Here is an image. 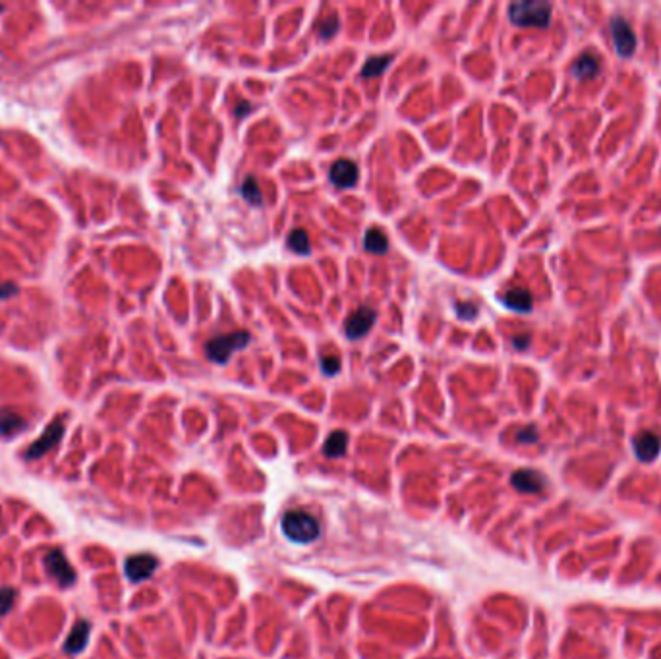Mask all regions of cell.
<instances>
[{"label":"cell","instance_id":"6da1fadb","mask_svg":"<svg viewBox=\"0 0 661 659\" xmlns=\"http://www.w3.org/2000/svg\"><path fill=\"white\" fill-rule=\"evenodd\" d=\"M551 6L550 2H513L509 6V20L519 28H540L545 30L551 23Z\"/></svg>","mask_w":661,"mask_h":659},{"label":"cell","instance_id":"7a4b0ae2","mask_svg":"<svg viewBox=\"0 0 661 659\" xmlns=\"http://www.w3.org/2000/svg\"><path fill=\"white\" fill-rule=\"evenodd\" d=\"M283 532L296 543H310L321 533L320 520L305 511H289L283 519Z\"/></svg>","mask_w":661,"mask_h":659},{"label":"cell","instance_id":"3957f363","mask_svg":"<svg viewBox=\"0 0 661 659\" xmlns=\"http://www.w3.org/2000/svg\"><path fill=\"white\" fill-rule=\"evenodd\" d=\"M252 341V334L248 331H234V333L221 334L215 337L205 344V354L211 362L215 363H226L231 360V356L236 350L245 349Z\"/></svg>","mask_w":661,"mask_h":659},{"label":"cell","instance_id":"277c9868","mask_svg":"<svg viewBox=\"0 0 661 659\" xmlns=\"http://www.w3.org/2000/svg\"><path fill=\"white\" fill-rule=\"evenodd\" d=\"M610 30L617 54L621 59H631L636 52V35L632 31L631 23L626 22L623 16H613L610 22Z\"/></svg>","mask_w":661,"mask_h":659},{"label":"cell","instance_id":"5b68a950","mask_svg":"<svg viewBox=\"0 0 661 659\" xmlns=\"http://www.w3.org/2000/svg\"><path fill=\"white\" fill-rule=\"evenodd\" d=\"M62 433H64V418H56V420L47 428L45 433H43L35 443L31 445L30 451L25 452V459L35 460L39 459V457H43V454L51 451V449H54L56 443L60 441V437H62Z\"/></svg>","mask_w":661,"mask_h":659},{"label":"cell","instance_id":"8992f818","mask_svg":"<svg viewBox=\"0 0 661 659\" xmlns=\"http://www.w3.org/2000/svg\"><path fill=\"white\" fill-rule=\"evenodd\" d=\"M45 564L47 569H49V572H51V576H54V580H56L60 586L68 588V586H72L75 582L74 569L70 567L66 557H64V553H62L60 549H52V551L47 553Z\"/></svg>","mask_w":661,"mask_h":659},{"label":"cell","instance_id":"52a82bcc","mask_svg":"<svg viewBox=\"0 0 661 659\" xmlns=\"http://www.w3.org/2000/svg\"><path fill=\"white\" fill-rule=\"evenodd\" d=\"M632 449L640 462H654L661 451V437L654 431H640L632 439Z\"/></svg>","mask_w":661,"mask_h":659},{"label":"cell","instance_id":"ba28073f","mask_svg":"<svg viewBox=\"0 0 661 659\" xmlns=\"http://www.w3.org/2000/svg\"><path fill=\"white\" fill-rule=\"evenodd\" d=\"M375 318H377V313L372 310V308H360L356 313H352L348 319H346V323H344V333L348 337L350 341H356L360 337H364V334L370 333V329L375 323Z\"/></svg>","mask_w":661,"mask_h":659},{"label":"cell","instance_id":"9c48e42d","mask_svg":"<svg viewBox=\"0 0 661 659\" xmlns=\"http://www.w3.org/2000/svg\"><path fill=\"white\" fill-rule=\"evenodd\" d=\"M157 564H159L157 557L149 555V553L130 557L126 561V576L132 582H142L157 571Z\"/></svg>","mask_w":661,"mask_h":659},{"label":"cell","instance_id":"30bf717a","mask_svg":"<svg viewBox=\"0 0 661 659\" xmlns=\"http://www.w3.org/2000/svg\"><path fill=\"white\" fill-rule=\"evenodd\" d=\"M329 180L333 182L336 188H352L358 182V167L354 161L350 159H341L331 167L329 171Z\"/></svg>","mask_w":661,"mask_h":659},{"label":"cell","instance_id":"8fae6325","mask_svg":"<svg viewBox=\"0 0 661 659\" xmlns=\"http://www.w3.org/2000/svg\"><path fill=\"white\" fill-rule=\"evenodd\" d=\"M511 483L520 493H540V491L545 489V483L547 482H545V478L540 472L524 468V470L514 472L513 478H511Z\"/></svg>","mask_w":661,"mask_h":659},{"label":"cell","instance_id":"7c38bea8","mask_svg":"<svg viewBox=\"0 0 661 659\" xmlns=\"http://www.w3.org/2000/svg\"><path fill=\"white\" fill-rule=\"evenodd\" d=\"M571 72L576 80H592V78L600 74V59L595 56L594 52H582L578 59L574 60Z\"/></svg>","mask_w":661,"mask_h":659},{"label":"cell","instance_id":"4fadbf2b","mask_svg":"<svg viewBox=\"0 0 661 659\" xmlns=\"http://www.w3.org/2000/svg\"><path fill=\"white\" fill-rule=\"evenodd\" d=\"M501 302H503L509 310L519 311V313H530L532 308H534L532 294H530L526 289L507 290L505 294H503V298H501Z\"/></svg>","mask_w":661,"mask_h":659},{"label":"cell","instance_id":"5bb4252c","mask_svg":"<svg viewBox=\"0 0 661 659\" xmlns=\"http://www.w3.org/2000/svg\"><path fill=\"white\" fill-rule=\"evenodd\" d=\"M87 638H90V622L78 621L74 629H72V632H70V636H68L64 650H66L68 653L82 652L83 648H85V644H87Z\"/></svg>","mask_w":661,"mask_h":659},{"label":"cell","instance_id":"9a60e30c","mask_svg":"<svg viewBox=\"0 0 661 659\" xmlns=\"http://www.w3.org/2000/svg\"><path fill=\"white\" fill-rule=\"evenodd\" d=\"M348 447V435L344 431H333L323 445V452L329 459H339Z\"/></svg>","mask_w":661,"mask_h":659},{"label":"cell","instance_id":"2e32d148","mask_svg":"<svg viewBox=\"0 0 661 659\" xmlns=\"http://www.w3.org/2000/svg\"><path fill=\"white\" fill-rule=\"evenodd\" d=\"M364 248L370 253H377V255L387 253V250H389V240H387L385 232L381 229L368 230L364 236Z\"/></svg>","mask_w":661,"mask_h":659},{"label":"cell","instance_id":"e0dca14e","mask_svg":"<svg viewBox=\"0 0 661 659\" xmlns=\"http://www.w3.org/2000/svg\"><path fill=\"white\" fill-rule=\"evenodd\" d=\"M23 430H25V420H23L22 416L14 414V412H2L0 414V433L4 437L16 435V433H20Z\"/></svg>","mask_w":661,"mask_h":659},{"label":"cell","instance_id":"ac0fdd59","mask_svg":"<svg viewBox=\"0 0 661 659\" xmlns=\"http://www.w3.org/2000/svg\"><path fill=\"white\" fill-rule=\"evenodd\" d=\"M240 192H242V198H244L250 205H255V207L263 205V193H261L257 180L253 176H245V180L242 182V186H240Z\"/></svg>","mask_w":661,"mask_h":659},{"label":"cell","instance_id":"d6986e66","mask_svg":"<svg viewBox=\"0 0 661 659\" xmlns=\"http://www.w3.org/2000/svg\"><path fill=\"white\" fill-rule=\"evenodd\" d=\"M391 62H393V54H383V56L368 59L365 66L362 68V78H377V75L385 72Z\"/></svg>","mask_w":661,"mask_h":659},{"label":"cell","instance_id":"ffe728a7","mask_svg":"<svg viewBox=\"0 0 661 659\" xmlns=\"http://www.w3.org/2000/svg\"><path fill=\"white\" fill-rule=\"evenodd\" d=\"M286 244L294 253H300V255H308V253L312 252L310 250V238H308V232L304 229H294L290 232L289 240H286Z\"/></svg>","mask_w":661,"mask_h":659},{"label":"cell","instance_id":"44dd1931","mask_svg":"<svg viewBox=\"0 0 661 659\" xmlns=\"http://www.w3.org/2000/svg\"><path fill=\"white\" fill-rule=\"evenodd\" d=\"M339 18L336 16H327V18H323L320 23H317V33H320V37L323 39H331L339 31Z\"/></svg>","mask_w":661,"mask_h":659},{"label":"cell","instance_id":"7402d4cb","mask_svg":"<svg viewBox=\"0 0 661 659\" xmlns=\"http://www.w3.org/2000/svg\"><path fill=\"white\" fill-rule=\"evenodd\" d=\"M16 592L12 588H0V617L6 615L10 607L14 605Z\"/></svg>","mask_w":661,"mask_h":659},{"label":"cell","instance_id":"603a6c76","mask_svg":"<svg viewBox=\"0 0 661 659\" xmlns=\"http://www.w3.org/2000/svg\"><path fill=\"white\" fill-rule=\"evenodd\" d=\"M454 311H456V315L464 321H470V319L478 318V308L474 304H470V302H456L454 304Z\"/></svg>","mask_w":661,"mask_h":659},{"label":"cell","instance_id":"cb8c5ba5","mask_svg":"<svg viewBox=\"0 0 661 659\" xmlns=\"http://www.w3.org/2000/svg\"><path fill=\"white\" fill-rule=\"evenodd\" d=\"M321 370L325 375H336L341 371V360L336 356H325L321 360Z\"/></svg>","mask_w":661,"mask_h":659},{"label":"cell","instance_id":"d4e9b609","mask_svg":"<svg viewBox=\"0 0 661 659\" xmlns=\"http://www.w3.org/2000/svg\"><path fill=\"white\" fill-rule=\"evenodd\" d=\"M516 441H519V443H535V441H538V430H535L534 425L520 430L519 433H516Z\"/></svg>","mask_w":661,"mask_h":659},{"label":"cell","instance_id":"484cf974","mask_svg":"<svg viewBox=\"0 0 661 659\" xmlns=\"http://www.w3.org/2000/svg\"><path fill=\"white\" fill-rule=\"evenodd\" d=\"M252 104L248 103V101H240V103L236 104V111H234V114H236L238 119H244V116H248V114H250V112H252Z\"/></svg>","mask_w":661,"mask_h":659},{"label":"cell","instance_id":"4316f807","mask_svg":"<svg viewBox=\"0 0 661 659\" xmlns=\"http://www.w3.org/2000/svg\"><path fill=\"white\" fill-rule=\"evenodd\" d=\"M528 344H530V334H519V337H514L513 339V346L519 350L528 349Z\"/></svg>","mask_w":661,"mask_h":659}]
</instances>
